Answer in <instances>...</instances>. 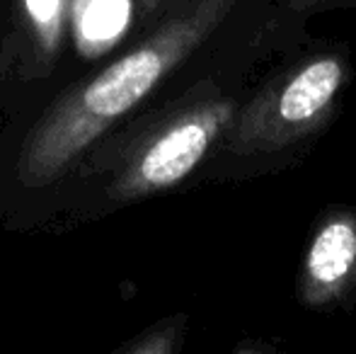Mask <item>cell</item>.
Masks as SVG:
<instances>
[{"instance_id": "cell-2", "label": "cell", "mask_w": 356, "mask_h": 354, "mask_svg": "<svg viewBox=\"0 0 356 354\" xmlns=\"http://www.w3.org/2000/svg\"><path fill=\"white\" fill-rule=\"evenodd\" d=\"M354 81L352 49L313 39L264 68L204 172L245 182L300 166L342 112Z\"/></svg>"}, {"instance_id": "cell-4", "label": "cell", "mask_w": 356, "mask_h": 354, "mask_svg": "<svg viewBox=\"0 0 356 354\" xmlns=\"http://www.w3.org/2000/svg\"><path fill=\"white\" fill-rule=\"evenodd\" d=\"M136 0H71V27L80 56L97 58L131 27Z\"/></svg>"}, {"instance_id": "cell-9", "label": "cell", "mask_w": 356, "mask_h": 354, "mask_svg": "<svg viewBox=\"0 0 356 354\" xmlns=\"http://www.w3.org/2000/svg\"><path fill=\"white\" fill-rule=\"evenodd\" d=\"M136 5H138V13H141L145 19H150V17H155V15H160L163 0H136Z\"/></svg>"}, {"instance_id": "cell-6", "label": "cell", "mask_w": 356, "mask_h": 354, "mask_svg": "<svg viewBox=\"0 0 356 354\" xmlns=\"http://www.w3.org/2000/svg\"><path fill=\"white\" fill-rule=\"evenodd\" d=\"M184 323H187L184 316L168 318L124 354H177L179 342L184 337Z\"/></svg>"}, {"instance_id": "cell-3", "label": "cell", "mask_w": 356, "mask_h": 354, "mask_svg": "<svg viewBox=\"0 0 356 354\" xmlns=\"http://www.w3.org/2000/svg\"><path fill=\"white\" fill-rule=\"evenodd\" d=\"M296 298L308 311H339L356 303V209L332 204L308 233Z\"/></svg>"}, {"instance_id": "cell-1", "label": "cell", "mask_w": 356, "mask_h": 354, "mask_svg": "<svg viewBox=\"0 0 356 354\" xmlns=\"http://www.w3.org/2000/svg\"><path fill=\"white\" fill-rule=\"evenodd\" d=\"M262 0H163L153 29L97 76L61 95L19 151L24 184H49L163 83L225 42Z\"/></svg>"}, {"instance_id": "cell-7", "label": "cell", "mask_w": 356, "mask_h": 354, "mask_svg": "<svg viewBox=\"0 0 356 354\" xmlns=\"http://www.w3.org/2000/svg\"><path fill=\"white\" fill-rule=\"evenodd\" d=\"M284 13L300 17L305 22L323 13H337V10H356V0H272Z\"/></svg>"}, {"instance_id": "cell-5", "label": "cell", "mask_w": 356, "mask_h": 354, "mask_svg": "<svg viewBox=\"0 0 356 354\" xmlns=\"http://www.w3.org/2000/svg\"><path fill=\"white\" fill-rule=\"evenodd\" d=\"M22 10L42 51L54 56L61 47L63 29L71 17V0H22Z\"/></svg>"}, {"instance_id": "cell-8", "label": "cell", "mask_w": 356, "mask_h": 354, "mask_svg": "<svg viewBox=\"0 0 356 354\" xmlns=\"http://www.w3.org/2000/svg\"><path fill=\"white\" fill-rule=\"evenodd\" d=\"M230 354H279V350H274L269 342L264 340H254V337H248V340H243L238 347H235Z\"/></svg>"}]
</instances>
